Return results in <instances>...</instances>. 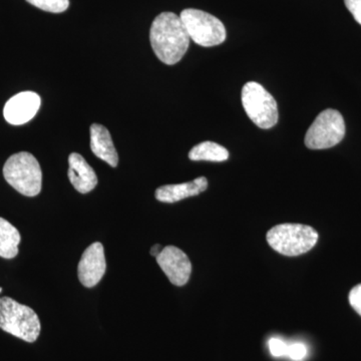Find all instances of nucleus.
<instances>
[{
	"instance_id": "obj_22",
	"label": "nucleus",
	"mask_w": 361,
	"mask_h": 361,
	"mask_svg": "<svg viewBox=\"0 0 361 361\" xmlns=\"http://www.w3.org/2000/svg\"><path fill=\"white\" fill-rule=\"evenodd\" d=\"M1 292H2V288H1V287H0V293H1Z\"/></svg>"
},
{
	"instance_id": "obj_9",
	"label": "nucleus",
	"mask_w": 361,
	"mask_h": 361,
	"mask_svg": "<svg viewBox=\"0 0 361 361\" xmlns=\"http://www.w3.org/2000/svg\"><path fill=\"white\" fill-rule=\"evenodd\" d=\"M106 269L103 244L99 242L92 243L85 249L78 263V275L80 283L87 288L96 286L104 277Z\"/></svg>"
},
{
	"instance_id": "obj_4",
	"label": "nucleus",
	"mask_w": 361,
	"mask_h": 361,
	"mask_svg": "<svg viewBox=\"0 0 361 361\" xmlns=\"http://www.w3.org/2000/svg\"><path fill=\"white\" fill-rule=\"evenodd\" d=\"M6 182L26 197L37 196L42 191V173L35 157L27 152L14 154L4 167Z\"/></svg>"
},
{
	"instance_id": "obj_13",
	"label": "nucleus",
	"mask_w": 361,
	"mask_h": 361,
	"mask_svg": "<svg viewBox=\"0 0 361 361\" xmlns=\"http://www.w3.org/2000/svg\"><path fill=\"white\" fill-rule=\"evenodd\" d=\"M90 149L92 153L111 167H116L118 156L108 129L99 123H94L90 127Z\"/></svg>"
},
{
	"instance_id": "obj_19",
	"label": "nucleus",
	"mask_w": 361,
	"mask_h": 361,
	"mask_svg": "<svg viewBox=\"0 0 361 361\" xmlns=\"http://www.w3.org/2000/svg\"><path fill=\"white\" fill-rule=\"evenodd\" d=\"M348 299L351 307L361 316V284L356 285L355 287L351 289Z\"/></svg>"
},
{
	"instance_id": "obj_18",
	"label": "nucleus",
	"mask_w": 361,
	"mask_h": 361,
	"mask_svg": "<svg viewBox=\"0 0 361 361\" xmlns=\"http://www.w3.org/2000/svg\"><path fill=\"white\" fill-rule=\"evenodd\" d=\"M306 355H307V348L303 343L288 344L286 355L292 360H303Z\"/></svg>"
},
{
	"instance_id": "obj_8",
	"label": "nucleus",
	"mask_w": 361,
	"mask_h": 361,
	"mask_svg": "<svg viewBox=\"0 0 361 361\" xmlns=\"http://www.w3.org/2000/svg\"><path fill=\"white\" fill-rule=\"evenodd\" d=\"M157 262L176 286H184L189 281L192 273V263L187 254L175 246L164 247Z\"/></svg>"
},
{
	"instance_id": "obj_2",
	"label": "nucleus",
	"mask_w": 361,
	"mask_h": 361,
	"mask_svg": "<svg viewBox=\"0 0 361 361\" xmlns=\"http://www.w3.org/2000/svg\"><path fill=\"white\" fill-rule=\"evenodd\" d=\"M0 329L32 343L39 338L42 325L35 310L6 296L0 298Z\"/></svg>"
},
{
	"instance_id": "obj_10",
	"label": "nucleus",
	"mask_w": 361,
	"mask_h": 361,
	"mask_svg": "<svg viewBox=\"0 0 361 361\" xmlns=\"http://www.w3.org/2000/svg\"><path fill=\"white\" fill-rule=\"evenodd\" d=\"M39 108L40 97L37 92H23L7 102L4 116L11 125L20 126L32 120Z\"/></svg>"
},
{
	"instance_id": "obj_21",
	"label": "nucleus",
	"mask_w": 361,
	"mask_h": 361,
	"mask_svg": "<svg viewBox=\"0 0 361 361\" xmlns=\"http://www.w3.org/2000/svg\"><path fill=\"white\" fill-rule=\"evenodd\" d=\"M164 247L161 246L160 244H156L155 246L152 247L151 249V255H153L154 257H158L160 255L161 251H163Z\"/></svg>"
},
{
	"instance_id": "obj_12",
	"label": "nucleus",
	"mask_w": 361,
	"mask_h": 361,
	"mask_svg": "<svg viewBox=\"0 0 361 361\" xmlns=\"http://www.w3.org/2000/svg\"><path fill=\"white\" fill-rule=\"evenodd\" d=\"M208 188L205 177H199L191 182L182 184L166 185L156 190L157 200L161 203H176L189 197L198 196Z\"/></svg>"
},
{
	"instance_id": "obj_3",
	"label": "nucleus",
	"mask_w": 361,
	"mask_h": 361,
	"mask_svg": "<svg viewBox=\"0 0 361 361\" xmlns=\"http://www.w3.org/2000/svg\"><path fill=\"white\" fill-rule=\"evenodd\" d=\"M268 244L282 255L294 257L310 251L317 243L318 233L303 224H279L267 233Z\"/></svg>"
},
{
	"instance_id": "obj_16",
	"label": "nucleus",
	"mask_w": 361,
	"mask_h": 361,
	"mask_svg": "<svg viewBox=\"0 0 361 361\" xmlns=\"http://www.w3.org/2000/svg\"><path fill=\"white\" fill-rule=\"evenodd\" d=\"M26 1L42 11L52 13H63L70 6V0H26Z\"/></svg>"
},
{
	"instance_id": "obj_1",
	"label": "nucleus",
	"mask_w": 361,
	"mask_h": 361,
	"mask_svg": "<svg viewBox=\"0 0 361 361\" xmlns=\"http://www.w3.org/2000/svg\"><path fill=\"white\" fill-rule=\"evenodd\" d=\"M149 40L157 58L169 66L179 63L190 44V37L180 16L173 13L159 14L153 21Z\"/></svg>"
},
{
	"instance_id": "obj_14",
	"label": "nucleus",
	"mask_w": 361,
	"mask_h": 361,
	"mask_svg": "<svg viewBox=\"0 0 361 361\" xmlns=\"http://www.w3.org/2000/svg\"><path fill=\"white\" fill-rule=\"evenodd\" d=\"M20 240L18 230L8 221L0 217V257L6 259L16 257Z\"/></svg>"
},
{
	"instance_id": "obj_20",
	"label": "nucleus",
	"mask_w": 361,
	"mask_h": 361,
	"mask_svg": "<svg viewBox=\"0 0 361 361\" xmlns=\"http://www.w3.org/2000/svg\"><path fill=\"white\" fill-rule=\"evenodd\" d=\"M344 4L355 20L361 25V0H344Z\"/></svg>"
},
{
	"instance_id": "obj_15",
	"label": "nucleus",
	"mask_w": 361,
	"mask_h": 361,
	"mask_svg": "<svg viewBox=\"0 0 361 361\" xmlns=\"http://www.w3.org/2000/svg\"><path fill=\"white\" fill-rule=\"evenodd\" d=\"M189 158L192 161H224L229 158V152L217 142H203L190 151Z\"/></svg>"
},
{
	"instance_id": "obj_7",
	"label": "nucleus",
	"mask_w": 361,
	"mask_h": 361,
	"mask_svg": "<svg viewBox=\"0 0 361 361\" xmlns=\"http://www.w3.org/2000/svg\"><path fill=\"white\" fill-rule=\"evenodd\" d=\"M345 135V123L338 111H322L305 135V146L311 149H324L336 146Z\"/></svg>"
},
{
	"instance_id": "obj_17",
	"label": "nucleus",
	"mask_w": 361,
	"mask_h": 361,
	"mask_svg": "<svg viewBox=\"0 0 361 361\" xmlns=\"http://www.w3.org/2000/svg\"><path fill=\"white\" fill-rule=\"evenodd\" d=\"M271 355L275 357H281L287 355V349H288V344L286 342L281 341L279 338H271L268 342Z\"/></svg>"
},
{
	"instance_id": "obj_6",
	"label": "nucleus",
	"mask_w": 361,
	"mask_h": 361,
	"mask_svg": "<svg viewBox=\"0 0 361 361\" xmlns=\"http://www.w3.org/2000/svg\"><path fill=\"white\" fill-rule=\"evenodd\" d=\"M190 39L201 47H211L226 40V28L222 21L212 14L199 9H184L180 14Z\"/></svg>"
},
{
	"instance_id": "obj_11",
	"label": "nucleus",
	"mask_w": 361,
	"mask_h": 361,
	"mask_svg": "<svg viewBox=\"0 0 361 361\" xmlns=\"http://www.w3.org/2000/svg\"><path fill=\"white\" fill-rule=\"evenodd\" d=\"M68 179L73 188L82 194L90 193L97 185V177L84 157L78 153L71 154L68 158Z\"/></svg>"
},
{
	"instance_id": "obj_5",
	"label": "nucleus",
	"mask_w": 361,
	"mask_h": 361,
	"mask_svg": "<svg viewBox=\"0 0 361 361\" xmlns=\"http://www.w3.org/2000/svg\"><path fill=\"white\" fill-rule=\"evenodd\" d=\"M242 104L247 116L260 129H271L278 122V106L272 94L256 82L242 89Z\"/></svg>"
}]
</instances>
